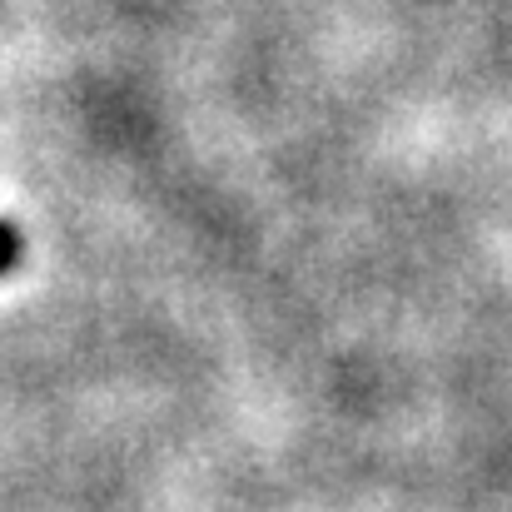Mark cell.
<instances>
[{"mask_svg": "<svg viewBox=\"0 0 512 512\" xmlns=\"http://www.w3.org/2000/svg\"><path fill=\"white\" fill-rule=\"evenodd\" d=\"M15 264H20V234L10 219H0V274H10Z\"/></svg>", "mask_w": 512, "mask_h": 512, "instance_id": "1", "label": "cell"}]
</instances>
